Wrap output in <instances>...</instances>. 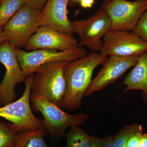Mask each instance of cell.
<instances>
[{"label": "cell", "instance_id": "obj_1", "mask_svg": "<svg viewBox=\"0 0 147 147\" xmlns=\"http://www.w3.org/2000/svg\"><path fill=\"white\" fill-rule=\"evenodd\" d=\"M107 58V56L92 52L67 63L64 69L67 87L62 108L73 111L82 107L83 97L91 82L94 71L98 66L103 65Z\"/></svg>", "mask_w": 147, "mask_h": 147}, {"label": "cell", "instance_id": "obj_2", "mask_svg": "<svg viewBox=\"0 0 147 147\" xmlns=\"http://www.w3.org/2000/svg\"><path fill=\"white\" fill-rule=\"evenodd\" d=\"M68 62L56 61L40 67L35 72L31 94L44 98L62 108L67 87L64 69Z\"/></svg>", "mask_w": 147, "mask_h": 147}, {"label": "cell", "instance_id": "obj_3", "mask_svg": "<svg viewBox=\"0 0 147 147\" xmlns=\"http://www.w3.org/2000/svg\"><path fill=\"white\" fill-rule=\"evenodd\" d=\"M30 99L33 110L40 112L44 117L41 123L51 137H65L67 127L84 124L88 119L87 114H68L41 96L31 94Z\"/></svg>", "mask_w": 147, "mask_h": 147}, {"label": "cell", "instance_id": "obj_4", "mask_svg": "<svg viewBox=\"0 0 147 147\" xmlns=\"http://www.w3.org/2000/svg\"><path fill=\"white\" fill-rule=\"evenodd\" d=\"M72 32L79 36V47L86 46L93 52H100L102 37L111 30V21L107 12L100 7L88 19L71 21Z\"/></svg>", "mask_w": 147, "mask_h": 147}, {"label": "cell", "instance_id": "obj_5", "mask_svg": "<svg viewBox=\"0 0 147 147\" xmlns=\"http://www.w3.org/2000/svg\"><path fill=\"white\" fill-rule=\"evenodd\" d=\"M34 73L27 76L23 95L16 101L0 107V117L14 124L21 131H31L45 129L41 119L37 118L32 112L30 99Z\"/></svg>", "mask_w": 147, "mask_h": 147}, {"label": "cell", "instance_id": "obj_6", "mask_svg": "<svg viewBox=\"0 0 147 147\" xmlns=\"http://www.w3.org/2000/svg\"><path fill=\"white\" fill-rule=\"evenodd\" d=\"M14 51L26 78L45 64L56 61H71L88 55L86 50L82 47L65 51L40 49L27 52L16 48H14Z\"/></svg>", "mask_w": 147, "mask_h": 147}, {"label": "cell", "instance_id": "obj_7", "mask_svg": "<svg viewBox=\"0 0 147 147\" xmlns=\"http://www.w3.org/2000/svg\"><path fill=\"white\" fill-rule=\"evenodd\" d=\"M41 10L26 3L3 27L7 41L14 48L24 47L39 27L37 21Z\"/></svg>", "mask_w": 147, "mask_h": 147}, {"label": "cell", "instance_id": "obj_8", "mask_svg": "<svg viewBox=\"0 0 147 147\" xmlns=\"http://www.w3.org/2000/svg\"><path fill=\"white\" fill-rule=\"evenodd\" d=\"M101 7L107 12L111 21L110 31L133 30L139 18L147 10V0H104Z\"/></svg>", "mask_w": 147, "mask_h": 147}, {"label": "cell", "instance_id": "obj_9", "mask_svg": "<svg viewBox=\"0 0 147 147\" xmlns=\"http://www.w3.org/2000/svg\"><path fill=\"white\" fill-rule=\"evenodd\" d=\"M0 62L6 70L0 84V106H3L15 101V87L25 82L26 77L14 53V47L7 40L0 43Z\"/></svg>", "mask_w": 147, "mask_h": 147}, {"label": "cell", "instance_id": "obj_10", "mask_svg": "<svg viewBox=\"0 0 147 147\" xmlns=\"http://www.w3.org/2000/svg\"><path fill=\"white\" fill-rule=\"evenodd\" d=\"M100 54L104 56H140L147 52V42L127 31L113 30L103 37Z\"/></svg>", "mask_w": 147, "mask_h": 147}, {"label": "cell", "instance_id": "obj_11", "mask_svg": "<svg viewBox=\"0 0 147 147\" xmlns=\"http://www.w3.org/2000/svg\"><path fill=\"white\" fill-rule=\"evenodd\" d=\"M139 57L109 56L97 75L92 79L84 96L91 95L94 93L99 91L115 83L128 69L135 65Z\"/></svg>", "mask_w": 147, "mask_h": 147}, {"label": "cell", "instance_id": "obj_12", "mask_svg": "<svg viewBox=\"0 0 147 147\" xmlns=\"http://www.w3.org/2000/svg\"><path fill=\"white\" fill-rule=\"evenodd\" d=\"M79 47L72 35L65 34L47 26H41L30 38L24 48L28 51L53 49L65 51Z\"/></svg>", "mask_w": 147, "mask_h": 147}, {"label": "cell", "instance_id": "obj_13", "mask_svg": "<svg viewBox=\"0 0 147 147\" xmlns=\"http://www.w3.org/2000/svg\"><path fill=\"white\" fill-rule=\"evenodd\" d=\"M68 0H48L40 13L37 24L47 26L58 31L72 35L71 21L67 16Z\"/></svg>", "mask_w": 147, "mask_h": 147}, {"label": "cell", "instance_id": "obj_14", "mask_svg": "<svg viewBox=\"0 0 147 147\" xmlns=\"http://www.w3.org/2000/svg\"><path fill=\"white\" fill-rule=\"evenodd\" d=\"M121 85L126 86L123 93L132 90L141 91L143 101L147 103V52L139 56L137 64Z\"/></svg>", "mask_w": 147, "mask_h": 147}, {"label": "cell", "instance_id": "obj_15", "mask_svg": "<svg viewBox=\"0 0 147 147\" xmlns=\"http://www.w3.org/2000/svg\"><path fill=\"white\" fill-rule=\"evenodd\" d=\"M48 132L45 129L18 132L15 147H52L44 141Z\"/></svg>", "mask_w": 147, "mask_h": 147}, {"label": "cell", "instance_id": "obj_16", "mask_svg": "<svg viewBox=\"0 0 147 147\" xmlns=\"http://www.w3.org/2000/svg\"><path fill=\"white\" fill-rule=\"evenodd\" d=\"M26 0H1L0 2V28H3Z\"/></svg>", "mask_w": 147, "mask_h": 147}, {"label": "cell", "instance_id": "obj_17", "mask_svg": "<svg viewBox=\"0 0 147 147\" xmlns=\"http://www.w3.org/2000/svg\"><path fill=\"white\" fill-rule=\"evenodd\" d=\"M90 136L79 126L70 127L66 134V147H89Z\"/></svg>", "mask_w": 147, "mask_h": 147}, {"label": "cell", "instance_id": "obj_18", "mask_svg": "<svg viewBox=\"0 0 147 147\" xmlns=\"http://www.w3.org/2000/svg\"><path fill=\"white\" fill-rule=\"evenodd\" d=\"M20 131L13 124L0 120V147H15L17 134Z\"/></svg>", "mask_w": 147, "mask_h": 147}, {"label": "cell", "instance_id": "obj_19", "mask_svg": "<svg viewBox=\"0 0 147 147\" xmlns=\"http://www.w3.org/2000/svg\"><path fill=\"white\" fill-rule=\"evenodd\" d=\"M140 124L133 123L123 127L114 136V147H127L129 138L139 128Z\"/></svg>", "mask_w": 147, "mask_h": 147}, {"label": "cell", "instance_id": "obj_20", "mask_svg": "<svg viewBox=\"0 0 147 147\" xmlns=\"http://www.w3.org/2000/svg\"><path fill=\"white\" fill-rule=\"evenodd\" d=\"M132 33L147 42V10L139 18Z\"/></svg>", "mask_w": 147, "mask_h": 147}, {"label": "cell", "instance_id": "obj_21", "mask_svg": "<svg viewBox=\"0 0 147 147\" xmlns=\"http://www.w3.org/2000/svg\"><path fill=\"white\" fill-rule=\"evenodd\" d=\"M143 134V127L140 125L137 131L129 138L127 147H139Z\"/></svg>", "mask_w": 147, "mask_h": 147}, {"label": "cell", "instance_id": "obj_22", "mask_svg": "<svg viewBox=\"0 0 147 147\" xmlns=\"http://www.w3.org/2000/svg\"><path fill=\"white\" fill-rule=\"evenodd\" d=\"M48 0H26V3L34 8L42 9Z\"/></svg>", "mask_w": 147, "mask_h": 147}, {"label": "cell", "instance_id": "obj_23", "mask_svg": "<svg viewBox=\"0 0 147 147\" xmlns=\"http://www.w3.org/2000/svg\"><path fill=\"white\" fill-rule=\"evenodd\" d=\"M114 136L107 135L101 139V147H114L113 144Z\"/></svg>", "mask_w": 147, "mask_h": 147}, {"label": "cell", "instance_id": "obj_24", "mask_svg": "<svg viewBox=\"0 0 147 147\" xmlns=\"http://www.w3.org/2000/svg\"><path fill=\"white\" fill-rule=\"evenodd\" d=\"M89 147H101V139L95 136H91Z\"/></svg>", "mask_w": 147, "mask_h": 147}, {"label": "cell", "instance_id": "obj_25", "mask_svg": "<svg viewBox=\"0 0 147 147\" xmlns=\"http://www.w3.org/2000/svg\"><path fill=\"white\" fill-rule=\"evenodd\" d=\"M95 0H82L80 2V5L82 8H91L94 3Z\"/></svg>", "mask_w": 147, "mask_h": 147}, {"label": "cell", "instance_id": "obj_26", "mask_svg": "<svg viewBox=\"0 0 147 147\" xmlns=\"http://www.w3.org/2000/svg\"><path fill=\"white\" fill-rule=\"evenodd\" d=\"M139 147H147V133L142 134Z\"/></svg>", "mask_w": 147, "mask_h": 147}, {"label": "cell", "instance_id": "obj_27", "mask_svg": "<svg viewBox=\"0 0 147 147\" xmlns=\"http://www.w3.org/2000/svg\"><path fill=\"white\" fill-rule=\"evenodd\" d=\"M3 29V28H0V43L7 40L4 33Z\"/></svg>", "mask_w": 147, "mask_h": 147}, {"label": "cell", "instance_id": "obj_28", "mask_svg": "<svg viewBox=\"0 0 147 147\" xmlns=\"http://www.w3.org/2000/svg\"><path fill=\"white\" fill-rule=\"evenodd\" d=\"M82 0H68V4L69 3V4L70 5H74L76 3L79 2L81 1Z\"/></svg>", "mask_w": 147, "mask_h": 147}, {"label": "cell", "instance_id": "obj_29", "mask_svg": "<svg viewBox=\"0 0 147 147\" xmlns=\"http://www.w3.org/2000/svg\"><path fill=\"white\" fill-rule=\"evenodd\" d=\"M136 1H145V0H136Z\"/></svg>", "mask_w": 147, "mask_h": 147}, {"label": "cell", "instance_id": "obj_30", "mask_svg": "<svg viewBox=\"0 0 147 147\" xmlns=\"http://www.w3.org/2000/svg\"><path fill=\"white\" fill-rule=\"evenodd\" d=\"M1 0H0V2H1Z\"/></svg>", "mask_w": 147, "mask_h": 147}]
</instances>
